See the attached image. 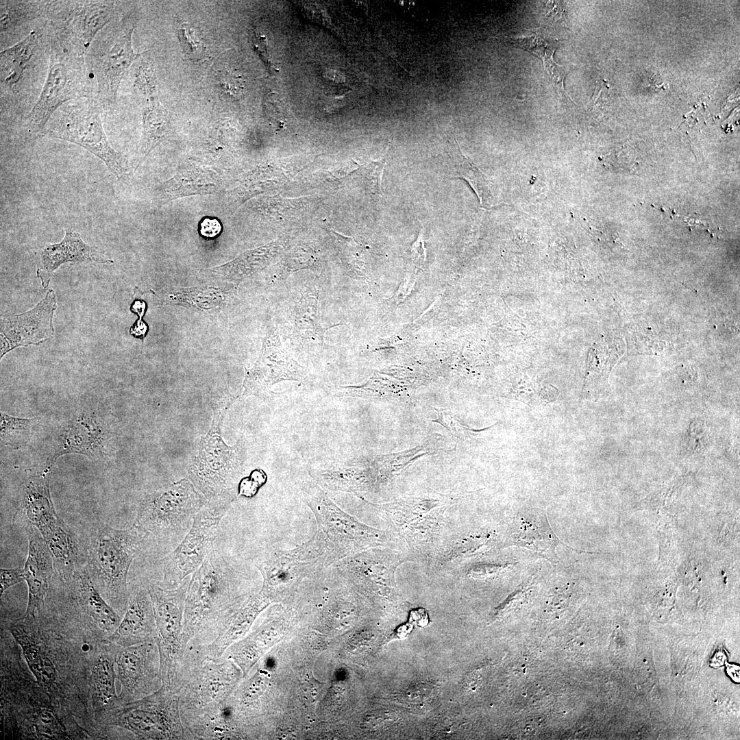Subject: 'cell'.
<instances>
[{
	"instance_id": "cell-54",
	"label": "cell",
	"mask_w": 740,
	"mask_h": 740,
	"mask_svg": "<svg viewBox=\"0 0 740 740\" xmlns=\"http://www.w3.org/2000/svg\"><path fill=\"white\" fill-rule=\"evenodd\" d=\"M198 231L203 238H214L221 234L222 225L217 219L206 217L199 222Z\"/></svg>"
},
{
	"instance_id": "cell-53",
	"label": "cell",
	"mask_w": 740,
	"mask_h": 740,
	"mask_svg": "<svg viewBox=\"0 0 740 740\" xmlns=\"http://www.w3.org/2000/svg\"><path fill=\"white\" fill-rule=\"evenodd\" d=\"M24 580L23 578V569L20 567L5 569L1 568L0 569V594L1 597L3 595L5 591L21 582Z\"/></svg>"
},
{
	"instance_id": "cell-35",
	"label": "cell",
	"mask_w": 740,
	"mask_h": 740,
	"mask_svg": "<svg viewBox=\"0 0 740 740\" xmlns=\"http://www.w3.org/2000/svg\"><path fill=\"white\" fill-rule=\"evenodd\" d=\"M513 42L516 45L539 58L543 63V69L550 77L556 90L560 95L570 99L564 88L565 71L554 60V54L559 46V42L535 33L529 36L515 38Z\"/></svg>"
},
{
	"instance_id": "cell-49",
	"label": "cell",
	"mask_w": 740,
	"mask_h": 740,
	"mask_svg": "<svg viewBox=\"0 0 740 740\" xmlns=\"http://www.w3.org/2000/svg\"><path fill=\"white\" fill-rule=\"evenodd\" d=\"M134 85L138 92L146 98L153 100L155 90L152 66L143 61L136 74Z\"/></svg>"
},
{
	"instance_id": "cell-36",
	"label": "cell",
	"mask_w": 740,
	"mask_h": 740,
	"mask_svg": "<svg viewBox=\"0 0 740 740\" xmlns=\"http://www.w3.org/2000/svg\"><path fill=\"white\" fill-rule=\"evenodd\" d=\"M0 30L1 38L14 34L32 21L46 17L49 1H0Z\"/></svg>"
},
{
	"instance_id": "cell-15",
	"label": "cell",
	"mask_w": 740,
	"mask_h": 740,
	"mask_svg": "<svg viewBox=\"0 0 740 740\" xmlns=\"http://www.w3.org/2000/svg\"><path fill=\"white\" fill-rule=\"evenodd\" d=\"M410 549L418 554L434 553L445 524L447 503L438 498H415L377 505Z\"/></svg>"
},
{
	"instance_id": "cell-42",
	"label": "cell",
	"mask_w": 740,
	"mask_h": 740,
	"mask_svg": "<svg viewBox=\"0 0 740 740\" xmlns=\"http://www.w3.org/2000/svg\"><path fill=\"white\" fill-rule=\"evenodd\" d=\"M36 424L35 419L19 418L1 411V444L18 449L27 443Z\"/></svg>"
},
{
	"instance_id": "cell-2",
	"label": "cell",
	"mask_w": 740,
	"mask_h": 740,
	"mask_svg": "<svg viewBox=\"0 0 740 740\" xmlns=\"http://www.w3.org/2000/svg\"><path fill=\"white\" fill-rule=\"evenodd\" d=\"M231 659L218 661L201 655L188 645L182 664L179 706L182 722L195 740H201L206 726L232 694L241 672Z\"/></svg>"
},
{
	"instance_id": "cell-39",
	"label": "cell",
	"mask_w": 740,
	"mask_h": 740,
	"mask_svg": "<svg viewBox=\"0 0 740 740\" xmlns=\"http://www.w3.org/2000/svg\"><path fill=\"white\" fill-rule=\"evenodd\" d=\"M312 202V197L282 198L275 195L260 197L256 205L267 219L284 224L300 219L311 208Z\"/></svg>"
},
{
	"instance_id": "cell-7",
	"label": "cell",
	"mask_w": 740,
	"mask_h": 740,
	"mask_svg": "<svg viewBox=\"0 0 740 740\" xmlns=\"http://www.w3.org/2000/svg\"><path fill=\"white\" fill-rule=\"evenodd\" d=\"M97 99H80L60 106L51 117L45 136L79 145L102 160L119 180L126 181L131 169L123 154L110 145Z\"/></svg>"
},
{
	"instance_id": "cell-32",
	"label": "cell",
	"mask_w": 740,
	"mask_h": 740,
	"mask_svg": "<svg viewBox=\"0 0 740 740\" xmlns=\"http://www.w3.org/2000/svg\"><path fill=\"white\" fill-rule=\"evenodd\" d=\"M495 540V533L489 530L458 536L436 551V564L443 567L484 554L493 547Z\"/></svg>"
},
{
	"instance_id": "cell-3",
	"label": "cell",
	"mask_w": 740,
	"mask_h": 740,
	"mask_svg": "<svg viewBox=\"0 0 740 740\" xmlns=\"http://www.w3.org/2000/svg\"><path fill=\"white\" fill-rule=\"evenodd\" d=\"M145 540L134 525L119 530L101 523L91 536L87 569L99 592L123 616L130 595L129 569Z\"/></svg>"
},
{
	"instance_id": "cell-9",
	"label": "cell",
	"mask_w": 740,
	"mask_h": 740,
	"mask_svg": "<svg viewBox=\"0 0 740 740\" xmlns=\"http://www.w3.org/2000/svg\"><path fill=\"white\" fill-rule=\"evenodd\" d=\"M191 576L177 587L166 588L155 580L146 584L156 626L162 684L178 693L182 664L186 649L184 641V612Z\"/></svg>"
},
{
	"instance_id": "cell-48",
	"label": "cell",
	"mask_w": 740,
	"mask_h": 740,
	"mask_svg": "<svg viewBox=\"0 0 740 740\" xmlns=\"http://www.w3.org/2000/svg\"><path fill=\"white\" fill-rule=\"evenodd\" d=\"M37 732L45 738H59L64 737L63 728L58 719L50 711H40L35 719Z\"/></svg>"
},
{
	"instance_id": "cell-26",
	"label": "cell",
	"mask_w": 740,
	"mask_h": 740,
	"mask_svg": "<svg viewBox=\"0 0 740 740\" xmlns=\"http://www.w3.org/2000/svg\"><path fill=\"white\" fill-rule=\"evenodd\" d=\"M108 434L95 417L82 415L73 419L64 435L62 443L47 466L52 467L56 460L67 454H79L89 458L107 455Z\"/></svg>"
},
{
	"instance_id": "cell-33",
	"label": "cell",
	"mask_w": 740,
	"mask_h": 740,
	"mask_svg": "<svg viewBox=\"0 0 740 740\" xmlns=\"http://www.w3.org/2000/svg\"><path fill=\"white\" fill-rule=\"evenodd\" d=\"M296 168L269 164L258 166L246 175L237 188V194L245 200L251 196L279 188L297 173Z\"/></svg>"
},
{
	"instance_id": "cell-8",
	"label": "cell",
	"mask_w": 740,
	"mask_h": 740,
	"mask_svg": "<svg viewBox=\"0 0 740 740\" xmlns=\"http://www.w3.org/2000/svg\"><path fill=\"white\" fill-rule=\"evenodd\" d=\"M332 563L320 533L289 550L273 549L257 561L262 578L260 593L270 602L283 597L299 587L310 584Z\"/></svg>"
},
{
	"instance_id": "cell-23",
	"label": "cell",
	"mask_w": 740,
	"mask_h": 740,
	"mask_svg": "<svg viewBox=\"0 0 740 740\" xmlns=\"http://www.w3.org/2000/svg\"><path fill=\"white\" fill-rule=\"evenodd\" d=\"M308 472L321 488L353 493L360 497L374 492L380 484L375 466L334 463L311 467Z\"/></svg>"
},
{
	"instance_id": "cell-57",
	"label": "cell",
	"mask_w": 740,
	"mask_h": 740,
	"mask_svg": "<svg viewBox=\"0 0 740 740\" xmlns=\"http://www.w3.org/2000/svg\"><path fill=\"white\" fill-rule=\"evenodd\" d=\"M412 627L413 625L410 622L403 624L398 627L396 634L399 637H404L412 630Z\"/></svg>"
},
{
	"instance_id": "cell-38",
	"label": "cell",
	"mask_w": 740,
	"mask_h": 740,
	"mask_svg": "<svg viewBox=\"0 0 740 740\" xmlns=\"http://www.w3.org/2000/svg\"><path fill=\"white\" fill-rule=\"evenodd\" d=\"M318 296V293L306 291L303 293L295 304L293 319L295 332L301 338L323 343L325 332L340 323L330 327H323L321 324Z\"/></svg>"
},
{
	"instance_id": "cell-40",
	"label": "cell",
	"mask_w": 740,
	"mask_h": 740,
	"mask_svg": "<svg viewBox=\"0 0 740 740\" xmlns=\"http://www.w3.org/2000/svg\"><path fill=\"white\" fill-rule=\"evenodd\" d=\"M168 120L163 109L151 100L143 111V130L138 147V169L141 162L167 135Z\"/></svg>"
},
{
	"instance_id": "cell-43",
	"label": "cell",
	"mask_w": 740,
	"mask_h": 740,
	"mask_svg": "<svg viewBox=\"0 0 740 740\" xmlns=\"http://www.w3.org/2000/svg\"><path fill=\"white\" fill-rule=\"evenodd\" d=\"M456 144L461 156L460 165L456 168L458 177L465 180L472 187L482 206H489L492 202V195L487 178L462 153L459 145Z\"/></svg>"
},
{
	"instance_id": "cell-14",
	"label": "cell",
	"mask_w": 740,
	"mask_h": 740,
	"mask_svg": "<svg viewBox=\"0 0 740 740\" xmlns=\"http://www.w3.org/2000/svg\"><path fill=\"white\" fill-rule=\"evenodd\" d=\"M111 1H49L46 18L64 48L85 56L97 34L114 15Z\"/></svg>"
},
{
	"instance_id": "cell-13",
	"label": "cell",
	"mask_w": 740,
	"mask_h": 740,
	"mask_svg": "<svg viewBox=\"0 0 740 740\" xmlns=\"http://www.w3.org/2000/svg\"><path fill=\"white\" fill-rule=\"evenodd\" d=\"M204 439L190 465L189 479L207 503L234 495L232 490L245 469L246 448L243 439L229 447L210 432Z\"/></svg>"
},
{
	"instance_id": "cell-10",
	"label": "cell",
	"mask_w": 740,
	"mask_h": 740,
	"mask_svg": "<svg viewBox=\"0 0 740 740\" xmlns=\"http://www.w3.org/2000/svg\"><path fill=\"white\" fill-rule=\"evenodd\" d=\"M134 29L127 18L116 24L110 22L97 34L85 55L90 76L96 79L97 99L101 106L115 102L122 78L143 54L133 49Z\"/></svg>"
},
{
	"instance_id": "cell-47",
	"label": "cell",
	"mask_w": 740,
	"mask_h": 740,
	"mask_svg": "<svg viewBox=\"0 0 740 740\" xmlns=\"http://www.w3.org/2000/svg\"><path fill=\"white\" fill-rule=\"evenodd\" d=\"M264 110L269 121L277 129L284 128L286 121L284 106L278 94L269 92L265 95Z\"/></svg>"
},
{
	"instance_id": "cell-5",
	"label": "cell",
	"mask_w": 740,
	"mask_h": 740,
	"mask_svg": "<svg viewBox=\"0 0 740 740\" xmlns=\"http://www.w3.org/2000/svg\"><path fill=\"white\" fill-rule=\"evenodd\" d=\"M49 46V66L45 82L37 101L25 119L27 139L45 136L51 117L67 101L93 98L85 56L66 49L51 35Z\"/></svg>"
},
{
	"instance_id": "cell-41",
	"label": "cell",
	"mask_w": 740,
	"mask_h": 740,
	"mask_svg": "<svg viewBox=\"0 0 740 740\" xmlns=\"http://www.w3.org/2000/svg\"><path fill=\"white\" fill-rule=\"evenodd\" d=\"M116 655H101L95 661L92 669V681L95 693L104 704H110L116 698Z\"/></svg>"
},
{
	"instance_id": "cell-11",
	"label": "cell",
	"mask_w": 740,
	"mask_h": 740,
	"mask_svg": "<svg viewBox=\"0 0 740 740\" xmlns=\"http://www.w3.org/2000/svg\"><path fill=\"white\" fill-rule=\"evenodd\" d=\"M111 724L138 739L195 740L182 722L178 693L164 685L123 704L113 713Z\"/></svg>"
},
{
	"instance_id": "cell-12",
	"label": "cell",
	"mask_w": 740,
	"mask_h": 740,
	"mask_svg": "<svg viewBox=\"0 0 740 740\" xmlns=\"http://www.w3.org/2000/svg\"><path fill=\"white\" fill-rule=\"evenodd\" d=\"M234 499V496L219 497L204 505L181 543L162 558L161 578L155 581L164 587L173 588L199 567L213 547L220 522Z\"/></svg>"
},
{
	"instance_id": "cell-4",
	"label": "cell",
	"mask_w": 740,
	"mask_h": 740,
	"mask_svg": "<svg viewBox=\"0 0 740 740\" xmlns=\"http://www.w3.org/2000/svg\"><path fill=\"white\" fill-rule=\"evenodd\" d=\"M306 505L315 518L332 565L373 547H391V536L358 521L338 506L313 480L301 488Z\"/></svg>"
},
{
	"instance_id": "cell-22",
	"label": "cell",
	"mask_w": 740,
	"mask_h": 740,
	"mask_svg": "<svg viewBox=\"0 0 740 740\" xmlns=\"http://www.w3.org/2000/svg\"><path fill=\"white\" fill-rule=\"evenodd\" d=\"M26 532L28 553L23 578L27 585L28 601L23 619H31L44 602L54 567L49 550L38 530L27 524Z\"/></svg>"
},
{
	"instance_id": "cell-56",
	"label": "cell",
	"mask_w": 740,
	"mask_h": 740,
	"mask_svg": "<svg viewBox=\"0 0 740 740\" xmlns=\"http://www.w3.org/2000/svg\"><path fill=\"white\" fill-rule=\"evenodd\" d=\"M409 622L412 625L424 627L428 624L429 617L427 611L423 608L412 609L409 613Z\"/></svg>"
},
{
	"instance_id": "cell-21",
	"label": "cell",
	"mask_w": 740,
	"mask_h": 740,
	"mask_svg": "<svg viewBox=\"0 0 740 740\" xmlns=\"http://www.w3.org/2000/svg\"><path fill=\"white\" fill-rule=\"evenodd\" d=\"M127 609L109 639L119 647L156 641V626L146 584H133L129 589Z\"/></svg>"
},
{
	"instance_id": "cell-45",
	"label": "cell",
	"mask_w": 740,
	"mask_h": 740,
	"mask_svg": "<svg viewBox=\"0 0 740 740\" xmlns=\"http://www.w3.org/2000/svg\"><path fill=\"white\" fill-rule=\"evenodd\" d=\"M708 427L700 420L693 421L682 439V449L690 456H698L706 452L711 444Z\"/></svg>"
},
{
	"instance_id": "cell-50",
	"label": "cell",
	"mask_w": 740,
	"mask_h": 740,
	"mask_svg": "<svg viewBox=\"0 0 740 740\" xmlns=\"http://www.w3.org/2000/svg\"><path fill=\"white\" fill-rule=\"evenodd\" d=\"M178 32L185 52L193 58H200L205 47L201 40H197L189 25L186 23L180 24Z\"/></svg>"
},
{
	"instance_id": "cell-29",
	"label": "cell",
	"mask_w": 740,
	"mask_h": 740,
	"mask_svg": "<svg viewBox=\"0 0 740 740\" xmlns=\"http://www.w3.org/2000/svg\"><path fill=\"white\" fill-rule=\"evenodd\" d=\"M38 531L49 550L56 571L62 579H71L79 567L77 544L69 528L59 517Z\"/></svg>"
},
{
	"instance_id": "cell-1",
	"label": "cell",
	"mask_w": 740,
	"mask_h": 740,
	"mask_svg": "<svg viewBox=\"0 0 740 740\" xmlns=\"http://www.w3.org/2000/svg\"><path fill=\"white\" fill-rule=\"evenodd\" d=\"M254 595L249 576L212 547L188 584L183 630L186 646L214 641Z\"/></svg>"
},
{
	"instance_id": "cell-30",
	"label": "cell",
	"mask_w": 740,
	"mask_h": 740,
	"mask_svg": "<svg viewBox=\"0 0 740 740\" xmlns=\"http://www.w3.org/2000/svg\"><path fill=\"white\" fill-rule=\"evenodd\" d=\"M71 578L76 582L81 602L87 614L101 629L113 632L121 622V617L105 600L87 567H78Z\"/></svg>"
},
{
	"instance_id": "cell-31",
	"label": "cell",
	"mask_w": 740,
	"mask_h": 740,
	"mask_svg": "<svg viewBox=\"0 0 740 740\" xmlns=\"http://www.w3.org/2000/svg\"><path fill=\"white\" fill-rule=\"evenodd\" d=\"M43 27L35 29L14 46L0 53L1 87L12 88L22 79L25 70L38 47Z\"/></svg>"
},
{
	"instance_id": "cell-46",
	"label": "cell",
	"mask_w": 740,
	"mask_h": 740,
	"mask_svg": "<svg viewBox=\"0 0 740 740\" xmlns=\"http://www.w3.org/2000/svg\"><path fill=\"white\" fill-rule=\"evenodd\" d=\"M386 164L385 158L371 161L365 165H359L357 173L368 192L373 197L382 196V176Z\"/></svg>"
},
{
	"instance_id": "cell-28",
	"label": "cell",
	"mask_w": 740,
	"mask_h": 740,
	"mask_svg": "<svg viewBox=\"0 0 740 740\" xmlns=\"http://www.w3.org/2000/svg\"><path fill=\"white\" fill-rule=\"evenodd\" d=\"M269 603L258 592L251 597L243 606L225 631L212 643L204 645H193L204 656L214 661L222 658L225 652L247 631L257 615Z\"/></svg>"
},
{
	"instance_id": "cell-52",
	"label": "cell",
	"mask_w": 740,
	"mask_h": 740,
	"mask_svg": "<svg viewBox=\"0 0 740 740\" xmlns=\"http://www.w3.org/2000/svg\"><path fill=\"white\" fill-rule=\"evenodd\" d=\"M147 304L143 300H135L131 305L130 310L132 312L138 315L139 319L135 322L130 330V334L136 338L143 340L147 333L148 326L143 321V317L145 313Z\"/></svg>"
},
{
	"instance_id": "cell-51",
	"label": "cell",
	"mask_w": 740,
	"mask_h": 740,
	"mask_svg": "<svg viewBox=\"0 0 740 740\" xmlns=\"http://www.w3.org/2000/svg\"><path fill=\"white\" fill-rule=\"evenodd\" d=\"M508 567L506 563L482 562L476 563L467 569V575L471 578L482 579L504 572Z\"/></svg>"
},
{
	"instance_id": "cell-55",
	"label": "cell",
	"mask_w": 740,
	"mask_h": 740,
	"mask_svg": "<svg viewBox=\"0 0 740 740\" xmlns=\"http://www.w3.org/2000/svg\"><path fill=\"white\" fill-rule=\"evenodd\" d=\"M412 260L417 267H423L426 263V252L421 230L417 240L412 246Z\"/></svg>"
},
{
	"instance_id": "cell-37",
	"label": "cell",
	"mask_w": 740,
	"mask_h": 740,
	"mask_svg": "<svg viewBox=\"0 0 740 740\" xmlns=\"http://www.w3.org/2000/svg\"><path fill=\"white\" fill-rule=\"evenodd\" d=\"M284 241H275L260 247L248 250L233 260L214 269V271L242 278L262 269L283 250Z\"/></svg>"
},
{
	"instance_id": "cell-17",
	"label": "cell",
	"mask_w": 740,
	"mask_h": 740,
	"mask_svg": "<svg viewBox=\"0 0 740 740\" xmlns=\"http://www.w3.org/2000/svg\"><path fill=\"white\" fill-rule=\"evenodd\" d=\"M116 678L123 704L147 696L163 685L156 643L120 647L116 655Z\"/></svg>"
},
{
	"instance_id": "cell-19",
	"label": "cell",
	"mask_w": 740,
	"mask_h": 740,
	"mask_svg": "<svg viewBox=\"0 0 740 740\" xmlns=\"http://www.w3.org/2000/svg\"><path fill=\"white\" fill-rule=\"evenodd\" d=\"M307 378L305 368L284 349L280 337L271 333L264 340L260 356L254 367L246 369L242 395H260L276 383L304 382Z\"/></svg>"
},
{
	"instance_id": "cell-18",
	"label": "cell",
	"mask_w": 740,
	"mask_h": 740,
	"mask_svg": "<svg viewBox=\"0 0 740 740\" xmlns=\"http://www.w3.org/2000/svg\"><path fill=\"white\" fill-rule=\"evenodd\" d=\"M56 295L49 289L33 308L20 314L2 316L0 321V358L14 349L38 345L54 336Z\"/></svg>"
},
{
	"instance_id": "cell-34",
	"label": "cell",
	"mask_w": 740,
	"mask_h": 740,
	"mask_svg": "<svg viewBox=\"0 0 740 740\" xmlns=\"http://www.w3.org/2000/svg\"><path fill=\"white\" fill-rule=\"evenodd\" d=\"M10 630L37 681L45 687H51L56 680V669L40 644L20 625L12 626Z\"/></svg>"
},
{
	"instance_id": "cell-44",
	"label": "cell",
	"mask_w": 740,
	"mask_h": 740,
	"mask_svg": "<svg viewBox=\"0 0 740 740\" xmlns=\"http://www.w3.org/2000/svg\"><path fill=\"white\" fill-rule=\"evenodd\" d=\"M320 265L317 253L308 246L293 248L281 261L279 272L283 279L289 274L302 269H314Z\"/></svg>"
},
{
	"instance_id": "cell-6",
	"label": "cell",
	"mask_w": 740,
	"mask_h": 740,
	"mask_svg": "<svg viewBox=\"0 0 740 740\" xmlns=\"http://www.w3.org/2000/svg\"><path fill=\"white\" fill-rule=\"evenodd\" d=\"M206 504L191 482L183 479L143 498L133 525L145 534V539L151 537L174 550Z\"/></svg>"
},
{
	"instance_id": "cell-20",
	"label": "cell",
	"mask_w": 740,
	"mask_h": 740,
	"mask_svg": "<svg viewBox=\"0 0 740 740\" xmlns=\"http://www.w3.org/2000/svg\"><path fill=\"white\" fill-rule=\"evenodd\" d=\"M36 258V275L44 288L48 286L53 273L65 263H113L103 251L84 242L80 234L71 229L65 230L60 242L48 244L40 249Z\"/></svg>"
},
{
	"instance_id": "cell-24",
	"label": "cell",
	"mask_w": 740,
	"mask_h": 740,
	"mask_svg": "<svg viewBox=\"0 0 740 740\" xmlns=\"http://www.w3.org/2000/svg\"><path fill=\"white\" fill-rule=\"evenodd\" d=\"M560 543H563L552 530L547 515L543 513L517 515L506 543L526 548L554 563L558 562L556 550Z\"/></svg>"
},
{
	"instance_id": "cell-25",
	"label": "cell",
	"mask_w": 740,
	"mask_h": 740,
	"mask_svg": "<svg viewBox=\"0 0 740 740\" xmlns=\"http://www.w3.org/2000/svg\"><path fill=\"white\" fill-rule=\"evenodd\" d=\"M223 187V178L214 170L188 162L180 165L158 191L162 200L169 201L192 195L216 194Z\"/></svg>"
},
{
	"instance_id": "cell-27",
	"label": "cell",
	"mask_w": 740,
	"mask_h": 740,
	"mask_svg": "<svg viewBox=\"0 0 740 740\" xmlns=\"http://www.w3.org/2000/svg\"><path fill=\"white\" fill-rule=\"evenodd\" d=\"M49 471L50 469L45 467L41 474L31 477L23 489L20 510L28 524L38 530L60 517L49 491Z\"/></svg>"
},
{
	"instance_id": "cell-16",
	"label": "cell",
	"mask_w": 740,
	"mask_h": 740,
	"mask_svg": "<svg viewBox=\"0 0 740 740\" xmlns=\"http://www.w3.org/2000/svg\"><path fill=\"white\" fill-rule=\"evenodd\" d=\"M404 561L391 547H373L344 558L331 566L347 584L391 601L396 597L395 572Z\"/></svg>"
}]
</instances>
